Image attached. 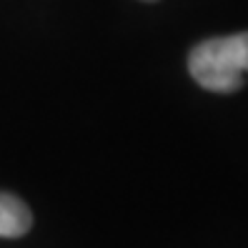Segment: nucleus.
<instances>
[{
  "label": "nucleus",
  "mask_w": 248,
  "mask_h": 248,
  "mask_svg": "<svg viewBox=\"0 0 248 248\" xmlns=\"http://www.w3.org/2000/svg\"><path fill=\"white\" fill-rule=\"evenodd\" d=\"M188 70L206 91H238L248 78V33L198 43L188 55Z\"/></svg>",
  "instance_id": "nucleus-1"
},
{
  "label": "nucleus",
  "mask_w": 248,
  "mask_h": 248,
  "mask_svg": "<svg viewBox=\"0 0 248 248\" xmlns=\"http://www.w3.org/2000/svg\"><path fill=\"white\" fill-rule=\"evenodd\" d=\"M33 226V213L13 193H0V238H20Z\"/></svg>",
  "instance_id": "nucleus-2"
}]
</instances>
